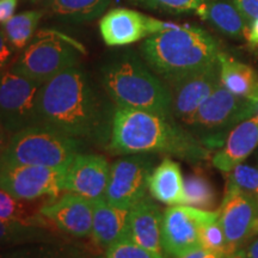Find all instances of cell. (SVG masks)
Masks as SVG:
<instances>
[{"instance_id": "6da1fadb", "label": "cell", "mask_w": 258, "mask_h": 258, "mask_svg": "<svg viewBox=\"0 0 258 258\" xmlns=\"http://www.w3.org/2000/svg\"><path fill=\"white\" fill-rule=\"evenodd\" d=\"M109 148L117 154L161 153L191 164L209 159L211 150L175 118L135 109L116 108L110 122Z\"/></svg>"}, {"instance_id": "7a4b0ae2", "label": "cell", "mask_w": 258, "mask_h": 258, "mask_svg": "<svg viewBox=\"0 0 258 258\" xmlns=\"http://www.w3.org/2000/svg\"><path fill=\"white\" fill-rule=\"evenodd\" d=\"M36 124L79 139H93L102 128V110L86 74L74 66L42 84Z\"/></svg>"}, {"instance_id": "3957f363", "label": "cell", "mask_w": 258, "mask_h": 258, "mask_svg": "<svg viewBox=\"0 0 258 258\" xmlns=\"http://www.w3.org/2000/svg\"><path fill=\"white\" fill-rule=\"evenodd\" d=\"M217 41L198 27H179L147 37L143 55L154 73L169 84L217 62Z\"/></svg>"}, {"instance_id": "277c9868", "label": "cell", "mask_w": 258, "mask_h": 258, "mask_svg": "<svg viewBox=\"0 0 258 258\" xmlns=\"http://www.w3.org/2000/svg\"><path fill=\"white\" fill-rule=\"evenodd\" d=\"M103 86L117 108L173 117L169 86L134 55L121 56L103 70Z\"/></svg>"}, {"instance_id": "5b68a950", "label": "cell", "mask_w": 258, "mask_h": 258, "mask_svg": "<svg viewBox=\"0 0 258 258\" xmlns=\"http://www.w3.org/2000/svg\"><path fill=\"white\" fill-rule=\"evenodd\" d=\"M82 148L79 139L46 125L35 124L11 135L0 156V164L66 169L82 152Z\"/></svg>"}, {"instance_id": "8992f818", "label": "cell", "mask_w": 258, "mask_h": 258, "mask_svg": "<svg viewBox=\"0 0 258 258\" xmlns=\"http://www.w3.org/2000/svg\"><path fill=\"white\" fill-rule=\"evenodd\" d=\"M258 112V102L228 91L222 84L186 123V129L208 150L221 147L235 125Z\"/></svg>"}, {"instance_id": "52a82bcc", "label": "cell", "mask_w": 258, "mask_h": 258, "mask_svg": "<svg viewBox=\"0 0 258 258\" xmlns=\"http://www.w3.org/2000/svg\"><path fill=\"white\" fill-rule=\"evenodd\" d=\"M83 47L56 30H40L11 67L27 78L44 84L64 70L77 66Z\"/></svg>"}, {"instance_id": "ba28073f", "label": "cell", "mask_w": 258, "mask_h": 258, "mask_svg": "<svg viewBox=\"0 0 258 258\" xmlns=\"http://www.w3.org/2000/svg\"><path fill=\"white\" fill-rule=\"evenodd\" d=\"M42 84L12 69L0 74V123L10 134L36 124L37 96Z\"/></svg>"}, {"instance_id": "9c48e42d", "label": "cell", "mask_w": 258, "mask_h": 258, "mask_svg": "<svg viewBox=\"0 0 258 258\" xmlns=\"http://www.w3.org/2000/svg\"><path fill=\"white\" fill-rule=\"evenodd\" d=\"M148 153L127 154L110 165L105 201L114 207L131 211L147 196L153 159Z\"/></svg>"}, {"instance_id": "30bf717a", "label": "cell", "mask_w": 258, "mask_h": 258, "mask_svg": "<svg viewBox=\"0 0 258 258\" xmlns=\"http://www.w3.org/2000/svg\"><path fill=\"white\" fill-rule=\"evenodd\" d=\"M218 218V211L191 206H171L165 209L161 222V245L165 256L177 258L201 246L200 230Z\"/></svg>"}, {"instance_id": "8fae6325", "label": "cell", "mask_w": 258, "mask_h": 258, "mask_svg": "<svg viewBox=\"0 0 258 258\" xmlns=\"http://www.w3.org/2000/svg\"><path fill=\"white\" fill-rule=\"evenodd\" d=\"M64 169L0 164V189L19 200L56 199L62 191Z\"/></svg>"}, {"instance_id": "7c38bea8", "label": "cell", "mask_w": 258, "mask_h": 258, "mask_svg": "<svg viewBox=\"0 0 258 258\" xmlns=\"http://www.w3.org/2000/svg\"><path fill=\"white\" fill-rule=\"evenodd\" d=\"M219 213V224L227 241V257L237 252L253 237L258 218V199L234 186H226Z\"/></svg>"}, {"instance_id": "4fadbf2b", "label": "cell", "mask_w": 258, "mask_h": 258, "mask_svg": "<svg viewBox=\"0 0 258 258\" xmlns=\"http://www.w3.org/2000/svg\"><path fill=\"white\" fill-rule=\"evenodd\" d=\"M172 24L128 9H114L99 21L103 41L110 47H122L170 30Z\"/></svg>"}, {"instance_id": "5bb4252c", "label": "cell", "mask_w": 258, "mask_h": 258, "mask_svg": "<svg viewBox=\"0 0 258 258\" xmlns=\"http://www.w3.org/2000/svg\"><path fill=\"white\" fill-rule=\"evenodd\" d=\"M221 84L220 64L217 62L169 83L173 117L186 124L206 99Z\"/></svg>"}, {"instance_id": "9a60e30c", "label": "cell", "mask_w": 258, "mask_h": 258, "mask_svg": "<svg viewBox=\"0 0 258 258\" xmlns=\"http://www.w3.org/2000/svg\"><path fill=\"white\" fill-rule=\"evenodd\" d=\"M110 164L103 156L80 152L64 169L62 188L66 192L96 201L104 199Z\"/></svg>"}, {"instance_id": "2e32d148", "label": "cell", "mask_w": 258, "mask_h": 258, "mask_svg": "<svg viewBox=\"0 0 258 258\" xmlns=\"http://www.w3.org/2000/svg\"><path fill=\"white\" fill-rule=\"evenodd\" d=\"M40 211L60 232L77 238L91 234L93 201L84 196L67 192L42 205Z\"/></svg>"}, {"instance_id": "e0dca14e", "label": "cell", "mask_w": 258, "mask_h": 258, "mask_svg": "<svg viewBox=\"0 0 258 258\" xmlns=\"http://www.w3.org/2000/svg\"><path fill=\"white\" fill-rule=\"evenodd\" d=\"M161 222L160 207L146 196L129 211L127 239L159 256H165L161 245Z\"/></svg>"}, {"instance_id": "ac0fdd59", "label": "cell", "mask_w": 258, "mask_h": 258, "mask_svg": "<svg viewBox=\"0 0 258 258\" xmlns=\"http://www.w3.org/2000/svg\"><path fill=\"white\" fill-rule=\"evenodd\" d=\"M258 146V114L235 125L225 143L212 158V163L222 172H228L253 152Z\"/></svg>"}, {"instance_id": "d6986e66", "label": "cell", "mask_w": 258, "mask_h": 258, "mask_svg": "<svg viewBox=\"0 0 258 258\" xmlns=\"http://www.w3.org/2000/svg\"><path fill=\"white\" fill-rule=\"evenodd\" d=\"M129 211L109 205L105 199L93 201L92 237L96 244L108 249L121 239H127Z\"/></svg>"}, {"instance_id": "ffe728a7", "label": "cell", "mask_w": 258, "mask_h": 258, "mask_svg": "<svg viewBox=\"0 0 258 258\" xmlns=\"http://www.w3.org/2000/svg\"><path fill=\"white\" fill-rule=\"evenodd\" d=\"M148 191L151 196L167 206H185L184 178L178 163L165 158L148 179Z\"/></svg>"}, {"instance_id": "44dd1931", "label": "cell", "mask_w": 258, "mask_h": 258, "mask_svg": "<svg viewBox=\"0 0 258 258\" xmlns=\"http://www.w3.org/2000/svg\"><path fill=\"white\" fill-rule=\"evenodd\" d=\"M196 14L227 36L237 40L247 38L249 25L235 5L227 0H207Z\"/></svg>"}, {"instance_id": "7402d4cb", "label": "cell", "mask_w": 258, "mask_h": 258, "mask_svg": "<svg viewBox=\"0 0 258 258\" xmlns=\"http://www.w3.org/2000/svg\"><path fill=\"white\" fill-rule=\"evenodd\" d=\"M218 60L222 85L234 95L258 102V74L254 70L222 51Z\"/></svg>"}, {"instance_id": "603a6c76", "label": "cell", "mask_w": 258, "mask_h": 258, "mask_svg": "<svg viewBox=\"0 0 258 258\" xmlns=\"http://www.w3.org/2000/svg\"><path fill=\"white\" fill-rule=\"evenodd\" d=\"M34 202L19 200L0 189V219L25 226L59 231L56 226L41 213L42 205L37 206Z\"/></svg>"}, {"instance_id": "cb8c5ba5", "label": "cell", "mask_w": 258, "mask_h": 258, "mask_svg": "<svg viewBox=\"0 0 258 258\" xmlns=\"http://www.w3.org/2000/svg\"><path fill=\"white\" fill-rule=\"evenodd\" d=\"M110 3L111 0H50L49 10L72 22H89L101 17Z\"/></svg>"}, {"instance_id": "d4e9b609", "label": "cell", "mask_w": 258, "mask_h": 258, "mask_svg": "<svg viewBox=\"0 0 258 258\" xmlns=\"http://www.w3.org/2000/svg\"><path fill=\"white\" fill-rule=\"evenodd\" d=\"M43 17L42 11H25L15 15L2 24V29L8 38L10 46L16 50H22L32 41L37 25Z\"/></svg>"}, {"instance_id": "484cf974", "label": "cell", "mask_w": 258, "mask_h": 258, "mask_svg": "<svg viewBox=\"0 0 258 258\" xmlns=\"http://www.w3.org/2000/svg\"><path fill=\"white\" fill-rule=\"evenodd\" d=\"M185 206L214 211L217 208L218 195L208 176L201 169H196L184 179Z\"/></svg>"}, {"instance_id": "4316f807", "label": "cell", "mask_w": 258, "mask_h": 258, "mask_svg": "<svg viewBox=\"0 0 258 258\" xmlns=\"http://www.w3.org/2000/svg\"><path fill=\"white\" fill-rule=\"evenodd\" d=\"M56 232L47 228L25 226L0 219V246L50 241L56 238Z\"/></svg>"}, {"instance_id": "83f0119b", "label": "cell", "mask_w": 258, "mask_h": 258, "mask_svg": "<svg viewBox=\"0 0 258 258\" xmlns=\"http://www.w3.org/2000/svg\"><path fill=\"white\" fill-rule=\"evenodd\" d=\"M226 173H227L226 186H234L244 190L258 199V169L240 164Z\"/></svg>"}, {"instance_id": "f1b7e54d", "label": "cell", "mask_w": 258, "mask_h": 258, "mask_svg": "<svg viewBox=\"0 0 258 258\" xmlns=\"http://www.w3.org/2000/svg\"><path fill=\"white\" fill-rule=\"evenodd\" d=\"M200 245L209 251L224 254L227 257V241L219 220H213L203 225L200 230Z\"/></svg>"}, {"instance_id": "f546056e", "label": "cell", "mask_w": 258, "mask_h": 258, "mask_svg": "<svg viewBox=\"0 0 258 258\" xmlns=\"http://www.w3.org/2000/svg\"><path fill=\"white\" fill-rule=\"evenodd\" d=\"M139 4L170 14L198 12L207 0H137Z\"/></svg>"}, {"instance_id": "4dcf8cb0", "label": "cell", "mask_w": 258, "mask_h": 258, "mask_svg": "<svg viewBox=\"0 0 258 258\" xmlns=\"http://www.w3.org/2000/svg\"><path fill=\"white\" fill-rule=\"evenodd\" d=\"M106 258H165L129 239H121L106 249Z\"/></svg>"}, {"instance_id": "1f68e13d", "label": "cell", "mask_w": 258, "mask_h": 258, "mask_svg": "<svg viewBox=\"0 0 258 258\" xmlns=\"http://www.w3.org/2000/svg\"><path fill=\"white\" fill-rule=\"evenodd\" d=\"M234 5L250 28L258 17V0H234Z\"/></svg>"}, {"instance_id": "d6a6232c", "label": "cell", "mask_w": 258, "mask_h": 258, "mask_svg": "<svg viewBox=\"0 0 258 258\" xmlns=\"http://www.w3.org/2000/svg\"><path fill=\"white\" fill-rule=\"evenodd\" d=\"M19 0H0V24H4L15 16Z\"/></svg>"}, {"instance_id": "836d02e7", "label": "cell", "mask_w": 258, "mask_h": 258, "mask_svg": "<svg viewBox=\"0 0 258 258\" xmlns=\"http://www.w3.org/2000/svg\"><path fill=\"white\" fill-rule=\"evenodd\" d=\"M12 48L10 46L8 38H6L4 31L0 28V69L4 70V67L9 63L12 56Z\"/></svg>"}, {"instance_id": "e575fe53", "label": "cell", "mask_w": 258, "mask_h": 258, "mask_svg": "<svg viewBox=\"0 0 258 258\" xmlns=\"http://www.w3.org/2000/svg\"><path fill=\"white\" fill-rule=\"evenodd\" d=\"M177 258H225V256L221 253L214 252V251L206 250L200 246L198 249L189 251V252H186L183 254V256L177 257Z\"/></svg>"}, {"instance_id": "d590c367", "label": "cell", "mask_w": 258, "mask_h": 258, "mask_svg": "<svg viewBox=\"0 0 258 258\" xmlns=\"http://www.w3.org/2000/svg\"><path fill=\"white\" fill-rule=\"evenodd\" d=\"M246 40L252 47H258V17L251 24Z\"/></svg>"}, {"instance_id": "8d00e7d4", "label": "cell", "mask_w": 258, "mask_h": 258, "mask_svg": "<svg viewBox=\"0 0 258 258\" xmlns=\"http://www.w3.org/2000/svg\"><path fill=\"white\" fill-rule=\"evenodd\" d=\"M10 138H11V134L6 131L4 125L0 123V156L4 152L6 145H8Z\"/></svg>"}, {"instance_id": "74e56055", "label": "cell", "mask_w": 258, "mask_h": 258, "mask_svg": "<svg viewBox=\"0 0 258 258\" xmlns=\"http://www.w3.org/2000/svg\"><path fill=\"white\" fill-rule=\"evenodd\" d=\"M29 254L25 252H21V251H17V252H9V253H2L0 254V258H28Z\"/></svg>"}, {"instance_id": "f35d334b", "label": "cell", "mask_w": 258, "mask_h": 258, "mask_svg": "<svg viewBox=\"0 0 258 258\" xmlns=\"http://www.w3.org/2000/svg\"><path fill=\"white\" fill-rule=\"evenodd\" d=\"M256 234H258V218H257V220H256V222H254V226H253V235H256Z\"/></svg>"}, {"instance_id": "ab89813d", "label": "cell", "mask_w": 258, "mask_h": 258, "mask_svg": "<svg viewBox=\"0 0 258 258\" xmlns=\"http://www.w3.org/2000/svg\"><path fill=\"white\" fill-rule=\"evenodd\" d=\"M2 72H3V70H2V69H0V74H2Z\"/></svg>"}, {"instance_id": "60d3db41", "label": "cell", "mask_w": 258, "mask_h": 258, "mask_svg": "<svg viewBox=\"0 0 258 258\" xmlns=\"http://www.w3.org/2000/svg\"><path fill=\"white\" fill-rule=\"evenodd\" d=\"M32 2H37V0H32Z\"/></svg>"}, {"instance_id": "b9f144b4", "label": "cell", "mask_w": 258, "mask_h": 258, "mask_svg": "<svg viewBox=\"0 0 258 258\" xmlns=\"http://www.w3.org/2000/svg\"><path fill=\"white\" fill-rule=\"evenodd\" d=\"M28 258H30V257H28Z\"/></svg>"}, {"instance_id": "7bdbcfd3", "label": "cell", "mask_w": 258, "mask_h": 258, "mask_svg": "<svg viewBox=\"0 0 258 258\" xmlns=\"http://www.w3.org/2000/svg\"><path fill=\"white\" fill-rule=\"evenodd\" d=\"M257 114H258V112H257Z\"/></svg>"}]
</instances>
